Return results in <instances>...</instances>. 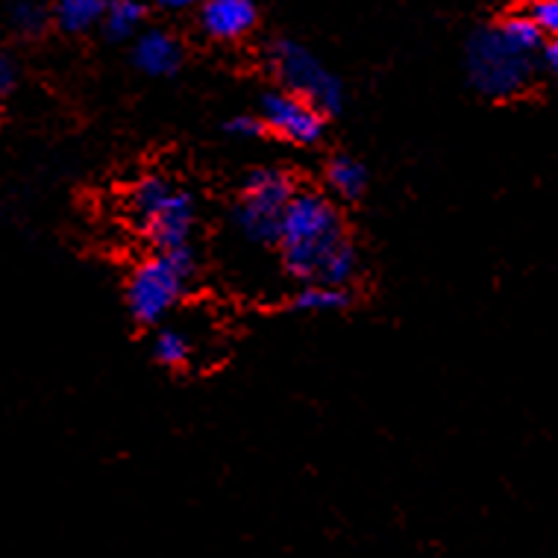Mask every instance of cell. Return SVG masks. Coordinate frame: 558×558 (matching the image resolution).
I'll use <instances>...</instances> for the list:
<instances>
[{"mask_svg":"<svg viewBox=\"0 0 558 558\" xmlns=\"http://www.w3.org/2000/svg\"><path fill=\"white\" fill-rule=\"evenodd\" d=\"M291 306L298 312H341V308L350 306V294H347V289H329V286L312 282L294 294Z\"/></svg>","mask_w":558,"mask_h":558,"instance_id":"cell-16","label":"cell"},{"mask_svg":"<svg viewBox=\"0 0 558 558\" xmlns=\"http://www.w3.org/2000/svg\"><path fill=\"white\" fill-rule=\"evenodd\" d=\"M256 3L251 0H209L201 10V27L209 39L239 41L256 27Z\"/></svg>","mask_w":558,"mask_h":558,"instance_id":"cell-8","label":"cell"},{"mask_svg":"<svg viewBox=\"0 0 558 558\" xmlns=\"http://www.w3.org/2000/svg\"><path fill=\"white\" fill-rule=\"evenodd\" d=\"M165 10H185V7H192V0H162Z\"/></svg>","mask_w":558,"mask_h":558,"instance_id":"cell-24","label":"cell"},{"mask_svg":"<svg viewBox=\"0 0 558 558\" xmlns=\"http://www.w3.org/2000/svg\"><path fill=\"white\" fill-rule=\"evenodd\" d=\"M19 86V62L10 50L0 45V100L12 95V88Z\"/></svg>","mask_w":558,"mask_h":558,"instance_id":"cell-21","label":"cell"},{"mask_svg":"<svg viewBox=\"0 0 558 558\" xmlns=\"http://www.w3.org/2000/svg\"><path fill=\"white\" fill-rule=\"evenodd\" d=\"M107 0H59L53 7V24L65 36H83L107 19Z\"/></svg>","mask_w":558,"mask_h":558,"instance_id":"cell-11","label":"cell"},{"mask_svg":"<svg viewBox=\"0 0 558 558\" xmlns=\"http://www.w3.org/2000/svg\"><path fill=\"white\" fill-rule=\"evenodd\" d=\"M262 121L270 133H277L279 138H289L294 145H318L320 135L327 130L324 112L315 107L303 104L300 97L289 95V92H265L262 95Z\"/></svg>","mask_w":558,"mask_h":558,"instance_id":"cell-6","label":"cell"},{"mask_svg":"<svg viewBox=\"0 0 558 558\" xmlns=\"http://www.w3.org/2000/svg\"><path fill=\"white\" fill-rule=\"evenodd\" d=\"M294 197H298V185L289 171L253 168L241 185V201L232 209V223L253 244H279L282 213Z\"/></svg>","mask_w":558,"mask_h":558,"instance_id":"cell-4","label":"cell"},{"mask_svg":"<svg viewBox=\"0 0 558 558\" xmlns=\"http://www.w3.org/2000/svg\"><path fill=\"white\" fill-rule=\"evenodd\" d=\"M154 356L159 365L177 367L185 365V359L192 356V344H189V336L180 332V329H159V336L154 338Z\"/></svg>","mask_w":558,"mask_h":558,"instance_id":"cell-18","label":"cell"},{"mask_svg":"<svg viewBox=\"0 0 558 558\" xmlns=\"http://www.w3.org/2000/svg\"><path fill=\"white\" fill-rule=\"evenodd\" d=\"M223 130L230 135H239V138H259L262 133H268V126H265V121L256 116H235L230 118L227 124H223Z\"/></svg>","mask_w":558,"mask_h":558,"instance_id":"cell-20","label":"cell"},{"mask_svg":"<svg viewBox=\"0 0 558 558\" xmlns=\"http://www.w3.org/2000/svg\"><path fill=\"white\" fill-rule=\"evenodd\" d=\"M544 62H547V68L553 74H558V39H549L547 45H544Z\"/></svg>","mask_w":558,"mask_h":558,"instance_id":"cell-23","label":"cell"},{"mask_svg":"<svg viewBox=\"0 0 558 558\" xmlns=\"http://www.w3.org/2000/svg\"><path fill=\"white\" fill-rule=\"evenodd\" d=\"M268 62L282 83V92L300 97L324 116H338L344 109V83L327 71V65L306 45L294 39L270 41Z\"/></svg>","mask_w":558,"mask_h":558,"instance_id":"cell-3","label":"cell"},{"mask_svg":"<svg viewBox=\"0 0 558 558\" xmlns=\"http://www.w3.org/2000/svg\"><path fill=\"white\" fill-rule=\"evenodd\" d=\"M50 24H53V10L45 7V3H36V0H15V3L7 7V27H10L12 36H19V39H41L50 29Z\"/></svg>","mask_w":558,"mask_h":558,"instance_id":"cell-12","label":"cell"},{"mask_svg":"<svg viewBox=\"0 0 558 558\" xmlns=\"http://www.w3.org/2000/svg\"><path fill=\"white\" fill-rule=\"evenodd\" d=\"M530 19L549 39H558V0H535L530 7Z\"/></svg>","mask_w":558,"mask_h":558,"instance_id":"cell-19","label":"cell"},{"mask_svg":"<svg viewBox=\"0 0 558 558\" xmlns=\"http://www.w3.org/2000/svg\"><path fill=\"white\" fill-rule=\"evenodd\" d=\"M327 183L344 201H359L367 189V168L359 159H353V156L338 154L327 162Z\"/></svg>","mask_w":558,"mask_h":558,"instance_id":"cell-13","label":"cell"},{"mask_svg":"<svg viewBox=\"0 0 558 558\" xmlns=\"http://www.w3.org/2000/svg\"><path fill=\"white\" fill-rule=\"evenodd\" d=\"M147 7L145 3H135V0H112L107 7V19L100 24L107 41H126L133 39L138 24L145 21Z\"/></svg>","mask_w":558,"mask_h":558,"instance_id":"cell-14","label":"cell"},{"mask_svg":"<svg viewBox=\"0 0 558 558\" xmlns=\"http://www.w3.org/2000/svg\"><path fill=\"white\" fill-rule=\"evenodd\" d=\"M344 241L341 215L324 194L298 192V197L286 206L282 227H279V251H282L286 270L294 279H303L306 286H312L324 262Z\"/></svg>","mask_w":558,"mask_h":558,"instance_id":"cell-1","label":"cell"},{"mask_svg":"<svg viewBox=\"0 0 558 558\" xmlns=\"http://www.w3.org/2000/svg\"><path fill=\"white\" fill-rule=\"evenodd\" d=\"M159 256H165V259L171 262V268L183 279H192L194 270H197V253H194L192 244H189V247H180V251L159 253Z\"/></svg>","mask_w":558,"mask_h":558,"instance_id":"cell-22","label":"cell"},{"mask_svg":"<svg viewBox=\"0 0 558 558\" xmlns=\"http://www.w3.org/2000/svg\"><path fill=\"white\" fill-rule=\"evenodd\" d=\"M177 192V185L168 183L165 177H145V180H138V183L130 189L126 194V213H130V221L138 227V230L145 232V227L154 221V215L159 213L165 206V201Z\"/></svg>","mask_w":558,"mask_h":558,"instance_id":"cell-10","label":"cell"},{"mask_svg":"<svg viewBox=\"0 0 558 558\" xmlns=\"http://www.w3.org/2000/svg\"><path fill=\"white\" fill-rule=\"evenodd\" d=\"M185 279L171 268L165 256H150L126 279V308L135 324L154 327L177 306Z\"/></svg>","mask_w":558,"mask_h":558,"instance_id":"cell-5","label":"cell"},{"mask_svg":"<svg viewBox=\"0 0 558 558\" xmlns=\"http://www.w3.org/2000/svg\"><path fill=\"white\" fill-rule=\"evenodd\" d=\"M356 270H359L356 247H353L350 241H344V244H338L336 251H332V256L324 262V268H320L315 282H318V286H329V289H344L347 282L356 277Z\"/></svg>","mask_w":558,"mask_h":558,"instance_id":"cell-15","label":"cell"},{"mask_svg":"<svg viewBox=\"0 0 558 558\" xmlns=\"http://www.w3.org/2000/svg\"><path fill=\"white\" fill-rule=\"evenodd\" d=\"M133 65L147 77H171L183 65V48L165 29H145L133 41Z\"/></svg>","mask_w":558,"mask_h":558,"instance_id":"cell-9","label":"cell"},{"mask_svg":"<svg viewBox=\"0 0 558 558\" xmlns=\"http://www.w3.org/2000/svg\"><path fill=\"white\" fill-rule=\"evenodd\" d=\"M464 68L471 86L492 100L518 95L532 80V57L502 36L500 24L473 29L464 48Z\"/></svg>","mask_w":558,"mask_h":558,"instance_id":"cell-2","label":"cell"},{"mask_svg":"<svg viewBox=\"0 0 558 558\" xmlns=\"http://www.w3.org/2000/svg\"><path fill=\"white\" fill-rule=\"evenodd\" d=\"M500 29L502 36L514 45V48H520L523 53H535V50L544 48V33L538 29V24L530 19V12L526 15H520V12H514V15H506V19L500 21Z\"/></svg>","mask_w":558,"mask_h":558,"instance_id":"cell-17","label":"cell"},{"mask_svg":"<svg viewBox=\"0 0 558 558\" xmlns=\"http://www.w3.org/2000/svg\"><path fill=\"white\" fill-rule=\"evenodd\" d=\"M194 230V197L183 189L165 201V206L154 215V221L145 227V235L156 247V253H171L189 247Z\"/></svg>","mask_w":558,"mask_h":558,"instance_id":"cell-7","label":"cell"}]
</instances>
